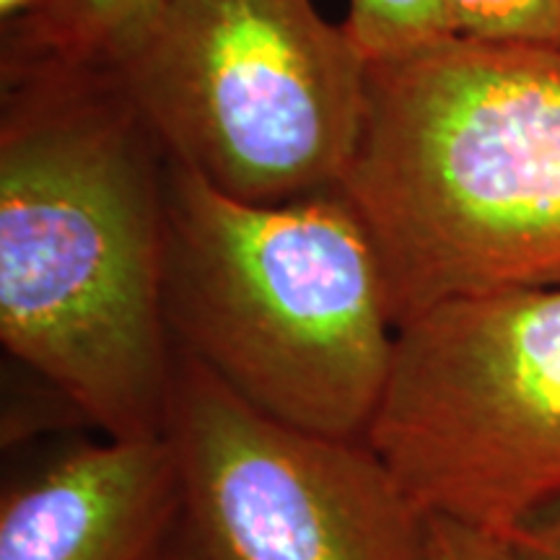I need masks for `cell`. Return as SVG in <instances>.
Segmentation results:
<instances>
[{"label":"cell","mask_w":560,"mask_h":560,"mask_svg":"<svg viewBox=\"0 0 560 560\" xmlns=\"http://www.w3.org/2000/svg\"><path fill=\"white\" fill-rule=\"evenodd\" d=\"M164 306L174 346L249 408L319 436H369L400 327L340 187L257 206L170 156Z\"/></svg>","instance_id":"3957f363"},{"label":"cell","mask_w":560,"mask_h":560,"mask_svg":"<svg viewBox=\"0 0 560 560\" xmlns=\"http://www.w3.org/2000/svg\"><path fill=\"white\" fill-rule=\"evenodd\" d=\"M340 190L397 327L444 301L560 289V50L452 37L369 60Z\"/></svg>","instance_id":"7a4b0ae2"},{"label":"cell","mask_w":560,"mask_h":560,"mask_svg":"<svg viewBox=\"0 0 560 560\" xmlns=\"http://www.w3.org/2000/svg\"><path fill=\"white\" fill-rule=\"evenodd\" d=\"M164 433L179 501L159 560H431V514L369 439L262 416L179 348Z\"/></svg>","instance_id":"8992f818"},{"label":"cell","mask_w":560,"mask_h":560,"mask_svg":"<svg viewBox=\"0 0 560 560\" xmlns=\"http://www.w3.org/2000/svg\"><path fill=\"white\" fill-rule=\"evenodd\" d=\"M431 560H506L499 535L431 514Z\"/></svg>","instance_id":"7c38bea8"},{"label":"cell","mask_w":560,"mask_h":560,"mask_svg":"<svg viewBox=\"0 0 560 560\" xmlns=\"http://www.w3.org/2000/svg\"><path fill=\"white\" fill-rule=\"evenodd\" d=\"M369 444L429 514L503 535L560 495V289L405 322Z\"/></svg>","instance_id":"5b68a950"},{"label":"cell","mask_w":560,"mask_h":560,"mask_svg":"<svg viewBox=\"0 0 560 560\" xmlns=\"http://www.w3.org/2000/svg\"><path fill=\"white\" fill-rule=\"evenodd\" d=\"M556 3H558V16H560V0H556Z\"/></svg>","instance_id":"5bb4252c"},{"label":"cell","mask_w":560,"mask_h":560,"mask_svg":"<svg viewBox=\"0 0 560 560\" xmlns=\"http://www.w3.org/2000/svg\"><path fill=\"white\" fill-rule=\"evenodd\" d=\"M444 11L454 37L560 50L556 0H444Z\"/></svg>","instance_id":"9c48e42d"},{"label":"cell","mask_w":560,"mask_h":560,"mask_svg":"<svg viewBox=\"0 0 560 560\" xmlns=\"http://www.w3.org/2000/svg\"><path fill=\"white\" fill-rule=\"evenodd\" d=\"M366 60H389L452 39L444 0H350L342 21Z\"/></svg>","instance_id":"ba28073f"},{"label":"cell","mask_w":560,"mask_h":560,"mask_svg":"<svg viewBox=\"0 0 560 560\" xmlns=\"http://www.w3.org/2000/svg\"><path fill=\"white\" fill-rule=\"evenodd\" d=\"M179 475L166 433L70 446L0 501V560H159Z\"/></svg>","instance_id":"52a82bcc"},{"label":"cell","mask_w":560,"mask_h":560,"mask_svg":"<svg viewBox=\"0 0 560 560\" xmlns=\"http://www.w3.org/2000/svg\"><path fill=\"white\" fill-rule=\"evenodd\" d=\"M166 174L115 62L45 16L5 21L0 340L109 439L166 429Z\"/></svg>","instance_id":"6da1fadb"},{"label":"cell","mask_w":560,"mask_h":560,"mask_svg":"<svg viewBox=\"0 0 560 560\" xmlns=\"http://www.w3.org/2000/svg\"><path fill=\"white\" fill-rule=\"evenodd\" d=\"M60 5H68V0H0V13H3V21H16L60 9Z\"/></svg>","instance_id":"4fadbf2b"},{"label":"cell","mask_w":560,"mask_h":560,"mask_svg":"<svg viewBox=\"0 0 560 560\" xmlns=\"http://www.w3.org/2000/svg\"><path fill=\"white\" fill-rule=\"evenodd\" d=\"M117 68L166 153L231 198L278 206L346 179L369 60L312 0H166Z\"/></svg>","instance_id":"277c9868"},{"label":"cell","mask_w":560,"mask_h":560,"mask_svg":"<svg viewBox=\"0 0 560 560\" xmlns=\"http://www.w3.org/2000/svg\"><path fill=\"white\" fill-rule=\"evenodd\" d=\"M164 3L166 0H68V5L47 13H55L91 50L122 66L151 32Z\"/></svg>","instance_id":"30bf717a"},{"label":"cell","mask_w":560,"mask_h":560,"mask_svg":"<svg viewBox=\"0 0 560 560\" xmlns=\"http://www.w3.org/2000/svg\"><path fill=\"white\" fill-rule=\"evenodd\" d=\"M501 542L506 560H560V495L524 514Z\"/></svg>","instance_id":"8fae6325"}]
</instances>
